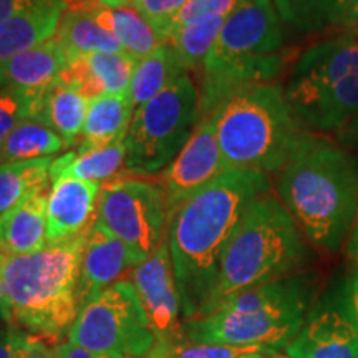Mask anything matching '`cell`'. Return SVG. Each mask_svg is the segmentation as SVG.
I'll use <instances>...</instances> for the list:
<instances>
[{"instance_id": "obj_1", "label": "cell", "mask_w": 358, "mask_h": 358, "mask_svg": "<svg viewBox=\"0 0 358 358\" xmlns=\"http://www.w3.org/2000/svg\"><path fill=\"white\" fill-rule=\"evenodd\" d=\"M268 187L267 174L227 169L169 219L166 236L182 322L203 312L231 237L249 206Z\"/></svg>"}, {"instance_id": "obj_2", "label": "cell", "mask_w": 358, "mask_h": 358, "mask_svg": "<svg viewBox=\"0 0 358 358\" xmlns=\"http://www.w3.org/2000/svg\"><path fill=\"white\" fill-rule=\"evenodd\" d=\"M282 204L319 248H340L358 214V161L334 143L310 134L279 171Z\"/></svg>"}, {"instance_id": "obj_3", "label": "cell", "mask_w": 358, "mask_h": 358, "mask_svg": "<svg viewBox=\"0 0 358 358\" xmlns=\"http://www.w3.org/2000/svg\"><path fill=\"white\" fill-rule=\"evenodd\" d=\"M88 232L24 256H3L2 279L8 319L27 334L60 340L80 306L77 287Z\"/></svg>"}, {"instance_id": "obj_4", "label": "cell", "mask_w": 358, "mask_h": 358, "mask_svg": "<svg viewBox=\"0 0 358 358\" xmlns=\"http://www.w3.org/2000/svg\"><path fill=\"white\" fill-rule=\"evenodd\" d=\"M282 47L274 0H241L201 69V118L244 90L274 82L284 65Z\"/></svg>"}, {"instance_id": "obj_5", "label": "cell", "mask_w": 358, "mask_h": 358, "mask_svg": "<svg viewBox=\"0 0 358 358\" xmlns=\"http://www.w3.org/2000/svg\"><path fill=\"white\" fill-rule=\"evenodd\" d=\"M306 254L302 231L287 208L274 194L264 192L249 206L224 250L216 284L199 315L237 294L290 277Z\"/></svg>"}, {"instance_id": "obj_6", "label": "cell", "mask_w": 358, "mask_h": 358, "mask_svg": "<svg viewBox=\"0 0 358 358\" xmlns=\"http://www.w3.org/2000/svg\"><path fill=\"white\" fill-rule=\"evenodd\" d=\"M211 115L227 169L277 173L310 136L274 82L237 93Z\"/></svg>"}, {"instance_id": "obj_7", "label": "cell", "mask_w": 358, "mask_h": 358, "mask_svg": "<svg viewBox=\"0 0 358 358\" xmlns=\"http://www.w3.org/2000/svg\"><path fill=\"white\" fill-rule=\"evenodd\" d=\"M312 287L301 275L285 277L227 299L209 313L186 320L194 343L261 347L279 352L306 324Z\"/></svg>"}, {"instance_id": "obj_8", "label": "cell", "mask_w": 358, "mask_h": 358, "mask_svg": "<svg viewBox=\"0 0 358 358\" xmlns=\"http://www.w3.org/2000/svg\"><path fill=\"white\" fill-rule=\"evenodd\" d=\"M285 96L306 131H343L358 116V40L345 34L303 52Z\"/></svg>"}, {"instance_id": "obj_9", "label": "cell", "mask_w": 358, "mask_h": 358, "mask_svg": "<svg viewBox=\"0 0 358 358\" xmlns=\"http://www.w3.org/2000/svg\"><path fill=\"white\" fill-rule=\"evenodd\" d=\"M201 122V96L189 75L134 110L124 146L123 169L136 176L164 171Z\"/></svg>"}, {"instance_id": "obj_10", "label": "cell", "mask_w": 358, "mask_h": 358, "mask_svg": "<svg viewBox=\"0 0 358 358\" xmlns=\"http://www.w3.org/2000/svg\"><path fill=\"white\" fill-rule=\"evenodd\" d=\"M66 337L85 350L129 358H143L158 342L129 280L115 282L80 308Z\"/></svg>"}, {"instance_id": "obj_11", "label": "cell", "mask_w": 358, "mask_h": 358, "mask_svg": "<svg viewBox=\"0 0 358 358\" xmlns=\"http://www.w3.org/2000/svg\"><path fill=\"white\" fill-rule=\"evenodd\" d=\"M95 222L118 237L141 264L168 232V206L159 185L143 179H120L101 187Z\"/></svg>"}, {"instance_id": "obj_12", "label": "cell", "mask_w": 358, "mask_h": 358, "mask_svg": "<svg viewBox=\"0 0 358 358\" xmlns=\"http://www.w3.org/2000/svg\"><path fill=\"white\" fill-rule=\"evenodd\" d=\"M129 282L145 308L156 340L171 347L185 342V322L181 320V301L174 279L168 236L146 261L133 267Z\"/></svg>"}, {"instance_id": "obj_13", "label": "cell", "mask_w": 358, "mask_h": 358, "mask_svg": "<svg viewBox=\"0 0 358 358\" xmlns=\"http://www.w3.org/2000/svg\"><path fill=\"white\" fill-rule=\"evenodd\" d=\"M226 171L214 116H203L181 153L159 173L158 185L166 198L168 222L187 199Z\"/></svg>"}, {"instance_id": "obj_14", "label": "cell", "mask_w": 358, "mask_h": 358, "mask_svg": "<svg viewBox=\"0 0 358 358\" xmlns=\"http://www.w3.org/2000/svg\"><path fill=\"white\" fill-rule=\"evenodd\" d=\"M100 191V185L78 178L52 179L47 199L48 244L73 239L92 227Z\"/></svg>"}, {"instance_id": "obj_15", "label": "cell", "mask_w": 358, "mask_h": 358, "mask_svg": "<svg viewBox=\"0 0 358 358\" xmlns=\"http://www.w3.org/2000/svg\"><path fill=\"white\" fill-rule=\"evenodd\" d=\"M133 267H136V261L127 245L100 224L93 222L80 267L77 287L80 308L118 282L120 277Z\"/></svg>"}, {"instance_id": "obj_16", "label": "cell", "mask_w": 358, "mask_h": 358, "mask_svg": "<svg viewBox=\"0 0 358 358\" xmlns=\"http://www.w3.org/2000/svg\"><path fill=\"white\" fill-rule=\"evenodd\" d=\"M289 358H358V329L334 308L312 312L284 348Z\"/></svg>"}, {"instance_id": "obj_17", "label": "cell", "mask_w": 358, "mask_h": 358, "mask_svg": "<svg viewBox=\"0 0 358 358\" xmlns=\"http://www.w3.org/2000/svg\"><path fill=\"white\" fill-rule=\"evenodd\" d=\"M138 58L127 52H95L69 62L60 80L93 100L103 95L128 93Z\"/></svg>"}, {"instance_id": "obj_18", "label": "cell", "mask_w": 358, "mask_h": 358, "mask_svg": "<svg viewBox=\"0 0 358 358\" xmlns=\"http://www.w3.org/2000/svg\"><path fill=\"white\" fill-rule=\"evenodd\" d=\"M66 62L65 52L53 37L47 42L0 62V88H10L35 98L58 82Z\"/></svg>"}, {"instance_id": "obj_19", "label": "cell", "mask_w": 358, "mask_h": 358, "mask_svg": "<svg viewBox=\"0 0 358 358\" xmlns=\"http://www.w3.org/2000/svg\"><path fill=\"white\" fill-rule=\"evenodd\" d=\"M48 191L34 192L0 216V254L24 256L47 248Z\"/></svg>"}, {"instance_id": "obj_20", "label": "cell", "mask_w": 358, "mask_h": 358, "mask_svg": "<svg viewBox=\"0 0 358 358\" xmlns=\"http://www.w3.org/2000/svg\"><path fill=\"white\" fill-rule=\"evenodd\" d=\"M65 12V0H52L0 22V62L55 37Z\"/></svg>"}, {"instance_id": "obj_21", "label": "cell", "mask_w": 358, "mask_h": 358, "mask_svg": "<svg viewBox=\"0 0 358 358\" xmlns=\"http://www.w3.org/2000/svg\"><path fill=\"white\" fill-rule=\"evenodd\" d=\"M90 100L58 78L35 103L32 118L55 131L65 146H73L82 136Z\"/></svg>"}, {"instance_id": "obj_22", "label": "cell", "mask_w": 358, "mask_h": 358, "mask_svg": "<svg viewBox=\"0 0 358 358\" xmlns=\"http://www.w3.org/2000/svg\"><path fill=\"white\" fill-rule=\"evenodd\" d=\"M133 115L134 106L129 92L90 100L77 151L96 150L111 143L124 141Z\"/></svg>"}, {"instance_id": "obj_23", "label": "cell", "mask_w": 358, "mask_h": 358, "mask_svg": "<svg viewBox=\"0 0 358 358\" xmlns=\"http://www.w3.org/2000/svg\"><path fill=\"white\" fill-rule=\"evenodd\" d=\"M85 8L106 32H110L122 45L123 52L136 57L138 60L150 55L164 42L155 32L153 27L143 19L134 8L129 7H103L90 2Z\"/></svg>"}, {"instance_id": "obj_24", "label": "cell", "mask_w": 358, "mask_h": 358, "mask_svg": "<svg viewBox=\"0 0 358 358\" xmlns=\"http://www.w3.org/2000/svg\"><path fill=\"white\" fill-rule=\"evenodd\" d=\"M186 70L168 42L159 45L150 55L140 58L134 66L131 85H129V96H131L134 110L140 108L164 90L185 77Z\"/></svg>"}, {"instance_id": "obj_25", "label": "cell", "mask_w": 358, "mask_h": 358, "mask_svg": "<svg viewBox=\"0 0 358 358\" xmlns=\"http://www.w3.org/2000/svg\"><path fill=\"white\" fill-rule=\"evenodd\" d=\"M55 38L64 48L66 62L87 53L123 52L122 45L110 32H106L87 8H69L58 24Z\"/></svg>"}, {"instance_id": "obj_26", "label": "cell", "mask_w": 358, "mask_h": 358, "mask_svg": "<svg viewBox=\"0 0 358 358\" xmlns=\"http://www.w3.org/2000/svg\"><path fill=\"white\" fill-rule=\"evenodd\" d=\"M124 141H116L90 151H70L52 161L50 179L70 176L101 185L124 166Z\"/></svg>"}, {"instance_id": "obj_27", "label": "cell", "mask_w": 358, "mask_h": 358, "mask_svg": "<svg viewBox=\"0 0 358 358\" xmlns=\"http://www.w3.org/2000/svg\"><path fill=\"white\" fill-rule=\"evenodd\" d=\"M52 158L0 163V216L30 194L48 187Z\"/></svg>"}, {"instance_id": "obj_28", "label": "cell", "mask_w": 358, "mask_h": 358, "mask_svg": "<svg viewBox=\"0 0 358 358\" xmlns=\"http://www.w3.org/2000/svg\"><path fill=\"white\" fill-rule=\"evenodd\" d=\"M65 141L37 120L22 122L0 145V163L52 158L64 150Z\"/></svg>"}, {"instance_id": "obj_29", "label": "cell", "mask_w": 358, "mask_h": 358, "mask_svg": "<svg viewBox=\"0 0 358 358\" xmlns=\"http://www.w3.org/2000/svg\"><path fill=\"white\" fill-rule=\"evenodd\" d=\"M224 20H226V17L222 15L206 17V19L196 20L189 25L178 29L168 40L186 73L191 70L203 69L206 58L213 50L219 37Z\"/></svg>"}, {"instance_id": "obj_30", "label": "cell", "mask_w": 358, "mask_h": 358, "mask_svg": "<svg viewBox=\"0 0 358 358\" xmlns=\"http://www.w3.org/2000/svg\"><path fill=\"white\" fill-rule=\"evenodd\" d=\"M274 6L280 20L301 32L334 25L335 0H274Z\"/></svg>"}, {"instance_id": "obj_31", "label": "cell", "mask_w": 358, "mask_h": 358, "mask_svg": "<svg viewBox=\"0 0 358 358\" xmlns=\"http://www.w3.org/2000/svg\"><path fill=\"white\" fill-rule=\"evenodd\" d=\"M186 3L187 0H134L131 7L166 43L171 38L174 20Z\"/></svg>"}, {"instance_id": "obj_32", "label": "cell", "mask_w": 358, "mask_h": 358, "mask_svg": "<svg viewBox=\"0 0 358 358\" xmlns=\"http://www.w3.org/2000/svg\"><path fill=\"white\" fill-rule=\"evenodd\" d=\"M38 98L10 88H0V145L13 129L32 118Z\"/></svg>"}, {"instance_id": "obj_33", "label": "cell", "mask_w": 358, "mask_h": 358, "mask_svg": "<svg viewBox=\"0 0 358 358\" xmlns=\"http://www.w3.org/2000/svg\"><path fill=\"white\" fill-rule=\"evenodd\" d=\"M257 352H274L261 347H236L221 343H194L185 340L176 347H171L169 358H239Z\"/></svg>"}, {"instance_id": "obj_34", "label": "cell", "mask_w": 358, "mask_h": 358, "mask_svg": "<svg viewBox=\"0 0 358 358\" xmlns=\"http://www.w3.org/2000/svg\"><path fill=\"white\" fill-rule=\"evenodd\" d=\"M241 0H187V3L181 8L173 25V34L181 27L189 25L192 22L206 19L211 15L227 17L234 10V7ZM171 34V35H173Z\"/></svg>"}, {"instance_id": "obj_35", "label": "cell", "mask_w": 358, "mask_h": 358, "mask_svg": "<svg viewBox=\"0 0 358 358\" xmlns=\"http://www.w3.org/2000/svg\"><path fill=\"white\" fill-rule=\"evenodd\" d=\"M15 358H55V348L37 335L17 332Z\"/></svg>"}, {"instance_id": "obj_36", "label": "cell", "mask_w": 358, "mask_h": 358, "mask_svg": "<svg viewBox=\"0 0 358 358\" xmlns=\"http://www.w3.org/2000/svg\"><path fill=\"white\" fill-rule=\"evenodd\" d=\"M55 358H129L123 355H113V353H95L85 350L82 347L73 345V343L65 342L58 343L55 347Z\"/></svg>"}, {"instance_id": "obj_37", "label": "cell", "mask_w": 358, "mask_h": 358, "mask_svg": "<svg viewBox=\"0 0 358 358\" xmlns=\"http://www.w3.org/2000/svg\"><path fill=\"white\" fill-rule=\"evenodd\" d=\"M47 2H52V0H0V22Z\"/></svg>"}, {"instance_id": "obj_38", "label": "cell", "mask_w": 358, "mask_h": 358, "mask_svg": "<svg viewBox=\"0 0 358 358\" xmlns=\"http://www.w3.org/2000/svg\"><path fill=\"white\" fill-rule=\"evenodd\" d=\"M358 10V0H335L334 25L347 27L352 17Z\"/></svg>"}, {"instance_id": "obj_39", "label": "cell", "mask_w": 358, "mask_h": 358, "mask_svg": "<svg viewBox=\"0 0 358 358\" xmlns=\"http://www.w3.org/2000/svg\"><path fill=\"white\" fill-rule=\"evenodd\" d=\"M19 330L8 329L0 332V358H15V340Z\"/></svg>"}, {"instance_id": "obj_40", "label": "cell", "mask_w": 358, "mask_h": 358, "mask_svg": "<svg viewBox=\"0 0 358 358\" xmlns=\"http://www.w3.org/2000/svg\"><path fill=\"white\" fill-rule=\"evenodd\" d=\"M348 317L358 329V275L348 287Z\"/></svg>"}, {"instance_id": "obj_41", "label": "cell", "mask_w": 358, "mask_h": 358, "mask_svg": "<svg viewBox=\"0 0 358 358\" xmlns=\"http://www.w3.org/2000/svg\"><path fill=\"white\" fill-rule=\"evenodd\" d=\"M340 138H342V143L355 150V153L358 155V116L343 131H340Z\"/></svg>"}, {"instance_id": "obj_42", "label": "cell", "mask_w": 358, "mask_h": 358, "mask_svg": "<svg viewBox=\"0 0 358 358\" xmlns=\"http://www.w3.org/2000/svg\"><path fill=\"white\" fill-rule=\"evenodd\" d=\"M2 261L3 254H0V320L10 322L7 312V302H6V290H3V279H2Z\"/></svg>"}, {"instance_id": "obj_43", "label": "cell", "mask_w": 358, "mask_h": 358, "mask_svg": "<svg viewBox=\"0 0 358 358\" xmlns=\"http://www.w3.org/2000/svg\"><path fill=\"white\" fill-rule=\"evenodd\" d=\"M169 352H171V345L163 342H156L155 347L143 358H169Z\"/></svg>"}, {"instance_id": "obj_44", "label": "cell", "mask_w": 358, "mask_h": 358, "mask_svg": "<svg viewBox=\"0 0 358 358\" xmlns=\"http://www.w3.org/2000/svg\"><path fill=\"white\" fill-rule=\"evenodd\" d=\"M134 0H93V3L103 7H129Z\"/></svg>"}, {"instance_id": "obj_45", "label": "cell", "mask_w": 358, "mask_h": 358, "mask_svg": "<svg viewBox=\"0 0 358 358\" xmlns=\"http://www.w3.org/2000/svg\"><path fill=\"white\" fill-rule=\"evenodd\" d=\"M345 29H347V35H350L352 38L358 40V10L355 12V15L352 17V20L348 22Z\"/></svg>"}, {"instance_id": "obj_46", "label": "cell", "mask_w": 358, "mask_h": 358, "mask_svg": "<svg viewBox=\"0 0 358 358\" xmlns=\"http://www.w3.org/2000/svg\"><path fill=\"white\" fill-rule=\"evenodd\" d=\"M352 254L355 256V259L358 261V219H357V226L355 231H353V237H352V244H350Z\"/></svg>"}, {"instance_id": "obj_47", "label": "cell", "mask_w": 358, "mask_h": 358, "mask_svg": "<svg viewBox=\"0 0 358 358\" xmlns=\"http://www.w3.org/2000/svg\"><path fill=\"white\" fill-rule=\"evenodd\" d=\"M266 353H271V352H257V353H249V355H243L239 358H264L266 357Z\"/></svg>"}, {"instance_id": "obj_48", "label": "cell", "mask_w": 358, "mask_h": 358, "mask_svg": "<svg viewBox=\"0 0 358 358\" xmlns=\"http://www.w3.org/2000/svg\"><path fill=\"white\" fill-rule=\"evenodd\" d=\"M264 358H289V357L284 355V353H280V352H271V353H266V357Z\"/></svg>"}]
</instances>
